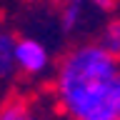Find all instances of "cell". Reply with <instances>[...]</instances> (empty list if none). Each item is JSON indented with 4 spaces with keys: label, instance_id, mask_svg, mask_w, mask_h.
Segmentation results:
<instances>
[{
    "label": "cell",
    "instance_id": "5",
    "mask_svg": "<svg viewBox=\"0 0 120 120\" xmlns=\"http://www.w3.org/2000/svg\"><path fill=\"white\" fill-rule=\"evenodd\" d=\"M82 8H85V0H68L65 8H63V28L68 33H73L82 20Z\"/></svg>",
    "mask_w": 120,
    "mask_h": 120
},
{
    "label": "cell",
    "instance_id": "2",
    "mask_svg": "<svg viewBox=\"0 0 120 120\" xmlns=\"http://www.w3.org/2000/svg\"><path fill=\"white\" fill-rule=\"evenodd\" d=\"M50 65V52L35 38L15 40V70L22 75H43Z\"/></svg>",
    "mask_w": 120,
    "mask_h": 120
},
{
    "label": "cell",
    "instance_id": "3",
    "mask_svg": "<svg viewBox=\"0 0 120 120\" xmlns=\"http://www.w3.org/2000/svg\"><path fill=\"white\" fill-rule=\"evenodd\" d=\"M15 73V35L0 30V78H13Z\"/></svg>",
    "mask_w": 120,
    "mask_h": 120
},
{
    "label": "cell",
    "instance_id": "6",
    "mask_svg": "<svg viewBox=\"0 0 120 120\" xmlns=\"http://www.w3.org/2000/svg\"><path fill=\"white\" fill-rule=\"evenodd\" d=\"M98 45H100L105 52H110L112 58H118V52H120V22L118 20L108 22V28H105V33H103V40Z\"/></svg>",
    "mask_w": 120,
    "mask_h": 120
},
{
    "label": "cell",
    "instance_id": "8",
    "mask_svg": "<svg viewBox=\"0 0 120 120\" xmlns=\"http://www.w3.org/2000/svg\"><path fill=\"white\" fill-rule=\"evenodd\" d=\"M52 3H63V5H65V3H68V0H52Z\"/></svg>",
    "mask_w": 120,
    "mask_h": 120
},
{
    "label": "cell",
    "instance_id": "1",
    "mask_svg": "<svg viewBox=\"0 0 120 120\" xmlns=\"http://www.w3.org/2000/svg\"><path fill=\"white\" fill-rule=\"evenodd\" d=\"M55 100L68 120H120V65L98 43H80L55 70Z\"/></svg>",
    "mask_w": 120,
    "mask_h": 120
},
{
    "label": "cell",
    "instance_id": "7",
    "mask_svg": "<svg viewBox=\"0 0 120 120\" xmlns=\"http://www.w3.org/2000/svg\"><path fill=\"white\" fill-rule=\"evenodd\" d=\"M88 3H95V5H100L103 10H108V8L115 5V0H88Z\"/></svg>",
    "mask_w": 120,
    "mask_h": 120
},
{
    "label": "cell",
    "instance_id": "4",
    "mask_svg": "<svg viewBox=\"0 0 120 120\" xmlns=\"http://www.w3.org/2000/svg\"><path fill=\"white\" fill-rule=\"evenodd\" d=\"M0 120H38V112L28 100L13 98L0 105Z\"/></svg>",
    "mask_w": 120,
    "mask_h": 120
}]
</instances>
